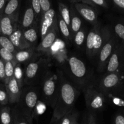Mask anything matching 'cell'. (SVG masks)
Wrapping results in <instances>:
<instances>
[{"mask_svg": "<svg viewBox=\"0 0 124 124\" xmlns=\"http://www.w3.org/2000/svg\"><path fill=\"white\" fill-rule=\"evenodd\" d=\"M9 38L18 50L30 48L29 44L27 43L24 38L23 30H21L19 27H18V29L10 36H9Z\"/></svg>", "mask_w": 124, "mask_h": 124, "instance_id": "obj_19", "label": "cell"}, {"mask_svg": "<svg viewBox=\"0 0 124 124\" xmlns=\"http://www.w3.org/2000/svg\"><path fill=\"white\" fill-rule=\"evenodd\" d=\"M13 115V124H32L25 115H23L19 110V109L15 106L12 108Z\"/></svg>", "mask_w": 124, "mask_h": 124, "instance_id": "obj_28", "label": "cell"}, {"mask_svg": "<svg viewBox=\"0 0 124 124\" xmlns=\"http://www.w3.org/2000/svg\"><path fill=\"white\" fill-rule=\"evenodd\" d=\"M62 70L75 87L83 92L88 87L94 85L93 73L86 63L75 55L68 57L62 65Z\"/></svg>", "mask_w": 124, "mask_h": 124, "instance_id": "obj_2", "label": "cell"}, {"mask_svg": "<svg viewBox=\"0 0 124 124\" xmlns=\"http://www.w3.org/2000/svg\"><path fill=\"white\" fill-rule=\"evenodd\" d=\"M96 30V24L92 26V29H90L88 33L86 38V44H85V51L86 54L89 59H92V53H93V44L94 38Z\"/></svg>", "mask_w": 124, "mask_h": 124, "instance_id": "obj_25", "label": "cell"}, {"mask_svg": "<svg viewBox=\"0 0 124 124\" xmlns=\"http://www.w3.org/2000/svg\"><path fill=\"white\" fill-rule=\"evenodd\" d=\"M121 72L105 73L100 78L97 85H95V86L105 96L111 94L120 87L122 80Z\"/></svg>", "mask_w": 124, "mask_h": 124, "instance_id": "obj_7", "label": "cell"}, {"mask_svg": "<svg viewBox=\"0 0 124 124\" xmlns=\"http://www.w3.org/2000/svg\"><path fill=\"white\" fill-rule=\"evenodd\" d=\"M113 124H124V115L118 113L115 115L113 119Z\"/></svg>", "mask_w": 124, "mask_h": 124, "instance_id": "obj_38", "label": "cell"}, {"mask_svg": "<svg viewBox=\"0 0 124 124\" xmlns=\"http://www.w3.org/2000/svg\"><path fill=\"white\" fill-rule=\"evenodd\" d=\"M113 33V29L108 25L102 26L101 23L98 21L96 24V30L94 38L92 59L98 56L101 48L111 37Z\"/></svg>", "mask_w": 124, "mask_h": 124, "instance_id": "obj_9", "label": "cell"}, {"mask_svg": "<svg viewBox=\"0 0 124 124\" xmlns=\"http://www.w3.org/2000/svg\"><path fill=\"white\" fill-rule=\"evenodd\" d=\"M23 35L26 41L31 48H36L39 44V38L40 37V26L36 22L33 25L26 30H23Z\"/></svg>", "mask_w": 124, "mask_h": 124, "instance_id": "obj_16", "label": "cell"}, {"mask_svg": "<svg viewBox=\"0 0 124 124\" xmlns=\"http://www.w3.org/2000/svg\"><path fill=\"white\" fill-rule=\"evenodd\" d=\"M5 81V64L0 58V82L4 84Z\"/></svg>", "mask_w": 124, "mask_h": 124, "instance_id": "obj_37", "label": "cell"}, {"mask_svg": "<svg viewBox=\"0 0 124 124\" xmlns=\"http://www.w3.org/2000/svg\"><path fill=\"white\" fill-rule=\"evenodd\" d=\"M14 78L19 87L21 88H23L24 86V67H23L22 64L17 63L15 67Z\"/></svg>", "mask_w": 124, "mask_h": 124, "instance_id": "obj_29", "label": "cell"}, {"mask_svg": "<svg viewBox=\"0 0 124 124\" xmlns=\"http://www.w3.org/2000/svg\"><path fill=\"white\" fill-rule=\"evenodd\" d=\"M58 33L59 31L57 21L52 29L46 34L44 38L41 40L38 47L36 48V50L41 54L43 53H48L57 40Z\"/></svg>", "mask_w": 124, "mask_h": 124, "instance_id": "obj_12", "label": "cell"}, {"mask_svg": "<svg viewBox=\"0 0 124 124\" xmlns=\"http://www.w3.org/2000/svg\"><path fill=\"white\" fill-rule=\"evenodd\" d=\"M9 104L8 95L6 91L5 84L0 82V105H7Z\"/></svg>", "mask_w": 124, "mask_h": 124, "instance_id": "obj_35", "label": "cell"}, {"mask_svg": "<svg viewBox=\"0 0 124 124\" xmlns=\"http://www.w3.org/2000/svg\"><path fill=\"white\" fill-rule=\"evenodd\" d=\"M31 7L35 13L36 23L39 24L41 16H42V11H41L39 0H31Z\"/></svg>", "mask_w": 124, "mask_h": 124, "instance_id": "obj_33", "label": "cell"}, {"mask_svg": "<svg viewBox=\"0 0 124 124\" xmlns=\"http://www.w3.org/2000/svg\"><path fill=\"white\" fill-rule=\"evenodd\" d=\"M0 58L4 62L10 61L13 62L15 65L17 64V62L15 58L14 54L9 51L8 50L2 48L1 46H0Z\"/></svg>", "mask_w": 124, "mask_h": 124, "instance_id": "obj_32", "label": "cell"}, {"mask_svg": "<svg viewBox=\"0 0 124 124\" xmlns=\"http://www.w3.org/2000/svg\"><path fill=\"white\" fill-rule=\"evenodd\" d=\"M80 2H81L82 3L86 4L89 5V6H92V7H94V8H96V7H97L96 5H94L93 3H92V1H91V0H80Z\"/></svg>", "mask_w": 124, "mask_h": 124, "instance_id": "obj_43", "label": "cell"}, {"mask_svg": "<svg viewBox=\"0 0 124 124\" xmlns=\"http://www.w3.org/2000/svg\"><path fill=\"white\" fill-rule=\"evenodd\" d=\"M83 93L89 112L96 114L102 111L105 107V96L96 88L95 85L86 88Z\"/></svg>", "mask_w": 124, "mask_h": 124, "instance_id": "obj_6", "label": "cell"}, {"mask_svg": "<svg viewBox=\"0 0 124 124\" xmlns=\"http://www.w3.org/2000/svg\"><path fill=\"white\" fill-rule=\"evenodd\" d=\"M113 1L118 8L124 10V0H113Z\"/></svg>", "mask_w": 124, "mask_h": 124, "instance_id": "obj_41", "label": "cell"}, {"mask_svg": "<svg viewBox=\"0 0 124 124\" xmlns=\"http://www.w3.org/2000/svg\"><path fill=\"white\" fill-rule=\"evenodd\" d=\"M74 6L79 14L92 26L98 23V13L95 8L82 2L74 4Z\"/></svg>", "mask_w": 124, "mask_h": 124, "instance_id": "obj_13", "label": "cell"}, {"mask_svg": "<svg viewBox=\"0 0 124 124\" xmlns=\"http://www.w3.org/2000/svg\"><path fill=\"white\" fill-rule=\"evenodd\" d=\"M119 42H120L119 39L113 33L111 37L101 48L97 56L98 57L97 71L98 73H102L105 71L108 61Z\"/></svg>", "mask_w": 124, "mask_h": 124, "instance_id": "obj_8", "label": "cell"}, {"mask_svg": "<svg viewBox=\"0 0 124 124\" xmlns=\"http://www.w3.org/2000/svg\"><path fill=\"white\" fill-rule=\"evenodd\" d=\"M36 21L35 13L31 6H28L25 8L24 13L20 21H19L18 27L22 30L28 29L34 24Z\"/></svg>", "mask_w": 124, "mask_h": 124, "instance_id": "obj_18", "label": "cell"}, {"mask_svg": "<svg viewBox=\"0 0 124 124\" xmlns=\"http://www.w3.org/2000/svg\"><path fill=\"white\" fill-rule=\"evenodd\" d=\"M92 3L96 6H100L103 8H108V4L106 0H91Z\"/></svg>", "mask_w": 124, "mask_h": 124, "instance_id": "obj_39", "label": "cell"}, {"mask_svg": "<svg viewBox=\"0 0 124 124\" xmlns=\"http://www.w3.org/2000/svg\"><path fill=\"white\" fill-rule=\"evenodd\" d=\"M87 124H98L97 118H96V114L89 113L88 117Z\"/></svg>", "mask_w": 124, "mask_h": 124, "instance_id": "obj_40", "label": "cell"}, {"mask_svg": "<svg viewBox=\"0 0 124 124\" xmlns=\"http://www.w3.org/2000/svg\"><path fill=\"white\" fill-rule=\"evenodd\" d=\"M39 1L42 11V15L51 8V4L49 0H39Z\"/></svg>", "mask_w": 124, "mask_h": 124, "instance_id": "obj_36", "label": "cell"}, {"mask_svg": "<svg viewBox=\"0 0 124 124\" xmlns=\"http://www.w3.org/2000/svg\"><path fill=\"white\" fill-rule=\"evenodd\" d=\"M58 10H59V15L71 29L70 8L65 4L59 2H58Z\"/></svg>", "mask_w": 124, "mask_h": 124, "instance_id": "obj_27", "label": "cell"}, {"mask_svg": "<svg viewBox=\"0 0 124 124\" xmlns=\"http://www.w3.org/2000/svg\"><path fill=\"white\" fill-rule=\"evenodd\" d=\"M56 74L59 81V92L51 122L59 120L74 109L80 92L61 69H58Z\"/></svg>", "mask_w": 124, "mask_h": 124, "instance_id": "obj_1", "label": "cell"}, {"mask_svg": "<svg viewBox=\"0 0 124 124\" xmlns=\"http://www.w3.org/2000/svg\"><path fill=\"white\" fill-rule=\"evenodd\" d=\"M57 23L59 33L66 42H71L73 41V36L70 28L66 24L59 14L57 15Z\"/></svg>", "mask_w": 124, "mask_h": 124, "instance_id": "obj_21", "label": "cell"}, {"mask_svg": "<svg viewBox=\"0 0 124 124\" xmlns=\"http://www.w3.org/2000/svg\"><path fill=\"white\" fill-rule=\"evenodd\" d=\"M79 116V112L73 109L59 120L51 122L49 124H73L77 122Z\"/></svg>", "mask_w": 124, "mask_h": 124, "instance_id": "obj_24", "label": "cell"}, {"mask_svg": "<svg viewBox=\"0 0 124 124\" xmlns=\"http://www.w3.org/2000/svg\"><path fill=\"white\" fill-rule=\"evenodd\" d=\"M51 60L49 58L40 57L35 61L24 67V85L38 86L45 73L49 70Z\"/></svg>", "mask_w": 124, "mask_h": 124, "instance_id": "obj_5", "label": "cell"}, {"mask_svg": "<svg viewBox=\"0 0 124 124\" xmlns=\"http://www.w3.org/2000/svg\"><path fill=\"white\" fill-rule=\"evenodd\" d=\"M79 124V122H78V121H77V122H75V123H74V124Z\"/></svg>", "mask_w": 124, "mask_h": 124, "instance_id": "obj_45", "label": "cell"}, {"mask_svg": "<svg viewBox=\"0 0 124 124\" xmlns=\"http://www.w3.org/2000/svg\"><path fill=\"white\" fill-rule=\"evenodd\" d=\"M14 55L17 63L26 65L38 59L41 57V54L36 50V48L30 47L24 50H17Z\"/></svg>", "mask_w": 124, "mask_h": 124, "instance_id": "obj_14", "label": "cell"}, {"mask_svg": "<svg viewBox=\"0 0 124 124\" xmlns=\"http://www.w3.org/2000/svg\"><path fill=\"white\" fill-rule=\"evenodd\" d=\"M113 30L119 40L124 42V23H117L114 24Z\"/></svg>", "mask_w": 124, "mask_h": 124, "instance_id": "obj_34", "label": "cell"}, {"mask_svg": "<svg viewBox=\"0 0 124 124\" xmlns=\"http://www.w3.org/2000/svg\"><path fill=\"white\" fill-rule=\"evenodd\" d=\"M40 99L47 106L54 108L59 92V81L57 74L48 70L38 85Z\"/></svg>", "mask_w": 124, "mask_h": 124, "instance_id": "obj_3", "label": "cell"}, {"mask_svg": "<svg viewBox=\"0 0 124 124\" xmlns=\"http://www.w3.org/2000/svg\"><path fill=\"white\" fill-rule=\"evenodd\" d=\"M57 21V14H56L53 8H51L49 10L42 15L39 23L41 40L44 38L46 34L52 29Z\"/></svg>", "mask_w": 124, "mask_h": 124, "instance_id": "obj_11", "label": "cell"}, {"mask_svg": "<svg viewBox=\"0 0 124 124\" xmlns=\"http://www.w3.org/2000/svg\"><path fill=\"white\" fill-rule=\"evenodd\" d=\"M71 2H72V3L75 4V3H77V2H80V0H69Z\"/></svg>", "mask_w": 124, "mask_h": 124, "instance_id": "obj_44", "label": "cell"}, {"mask_svg": "<svg viewBox=\"0 0 124 124\" xmlns=\"http://www.w3.org/2000/svg\"><path fill=\"white\" fill-rule=\"evenodd\" d=\"M13 115L12 108L8 105H4L0 108V124H13Z\"/></svg>", "mask_w": 124, "mask_h": 124, "instance_id": "obj_26", "label": "cell"}, {"mask_svg": "<svg viewBox=\"0 0 124 124\" xmlns=\"http://www.w3.org/2000/svg\"><path fill=\"white\" fill-rule=\"evenodd\" d=\"M88 29L85 26L83 25L79 31L76 33L73 36V41L74 46L79 49L83 48V46L86 44V38L88 35Z\"/></svg>", "mask_w": 124, "mask_h": 124, "instance_id": "obj_23", "label": "cell"}, {"mask_svg": "<svg viewBox=\"0 0 124 124\" xmlns=\"http://www.w3.org/2000/svg\"><path fill=\"white\" fill-rule=\"evenodd\" d=\"M71 13V30L72 31V36L76 33L77 31L81 29L83 27V22L80 15L79 14L75 8H74V5L71 6L70 7Z\"/></svg>", "mask_w": 124, "mask_h": 124, "instance_id": "obj_20", "label": "cell"}, {"mask_svg": "<svg viewBox=\"0 0 124 124\" xmlns=\"http://www.w3.org/2000/svg\"><path fill=\"white\" fill-rule=\"evenodd\" d=\"M0 46L2 48L8 50L13 54H15V53L18 50L12 43L9 38L1 34H0Z\"/></svg>", "mask_w": 124, "mask_h": 124, "instance_id": "obj_30", "label": "cell"}, {"mask_svg": "<svg viewBox=\"0 0 124 124\" xmlns=\"http://www.w3.org/2000/svg\"><path fill=\"white\" fill-rule=\"evenodd\" d=\"M9 0H0V18L2 17L3 14L4 9L6 5V2H7Z\"/></svg>", "mask_w": 124, "mask_h": 124, "instance_id": "obj_42", "label": "cell"}, {"mask_svg": "<svg viewBox=\"0 0 124 124\" xmlns=\"http://www.w3.org/2000/svg\"><path fill=\"white\" fill-rule=\"evenodd\" d=\"M40 99L38 86L24 85L21 89L19 102L16 104L19 111L31 122L35 113L37 103Z\"/></svg>", "mask_w": 124, "mask_h": 124, "instance_id": "obj_4", "label": "cell"}, {"mask_svg": "<svg viewBox=\"0 0 124 124\" xmlns=\"http://www.w3.org/2000/svg\"><path fill=\"white\" fill-rule=\"evenodd\" d=\"M19 16H2L0 18V34L10 36L18 27Z\"/></svg>", "mask_w": 124, "mask_h": 124, "instance_id": "obj_15", "label": "cell"}, {"mask_svg": "<svg viewBox=\"0 0 124 124\" xmlns=\"http://www.w3.org/2000/svg\"><path fill=\"white\" fill-rule=\"evenodd\" d=\"M5 86L8 95L9 104H17L19 102L22 88L18 85L14 77L10 79Z\"/></svg>", "mask_w": 124, "mask_h": 124, "instance_id": "obj_17", "label": "cell"}, {"mask_svg": "<svg viewBox=\"0 0 124 124\" xmlns=\"http://www.w3.org/2000/svg\"><path fill=\"white\" fill-rule=\"evenodd\" d=\"M124 67V42L120 41L112 53L105 71V73L121 71Z\"/></svg>", "mask_w": 124, "mask_h": 124, "instance_id": "obj_10", "label": "cell"}, {"mask_svg": "<svg viewBox=\"0 0 124 124\" xmlns=\"http://www.w3.org/2000/svg\"><path fill=\"white\" fill-rule=\"evenodd\" d=\"M5 64V81L6 84L10 79L14 77V70L15 65L10 61L4 62Z\"/></svg>", "mask_w": 124, "mask_h": 124, "instance_id": "obj_31", "label": "cell"}, {"mask_svg": "<svg viewBox=\"0 0 124 124\" xmlns=\"http://www.w3.org/2000/svg\"><path fill=\"white\" fill-rule=\"evenodd\" d=\"M20 2L21 0H9L4 9L2 16H19Z\"/></svg>", "mask_w": 124, "mask_h": 124, "instance_id": "obj_22", "label": "cell"}]
</instances>
